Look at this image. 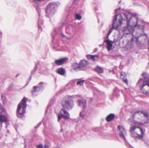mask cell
<instances>
[{
  "label": "cell",
  "instance_id": "1",
  "mask_svg": "<svg viewBox=\"0 0 149 148\" xmlns=\"http://www.w3.org/2000/svg\"><path fill=\"white\" fill-rule=\"evenodd\" d=\"M128 22L127 17L124 14H118L116 16L113 23V28L123 31L127 28Z\"/></svg>",
  "mask_w": 149,
  "mask_h": 148
},
{
  "label": "cell",
  "instance_id": "2",
  "mask_svg": "<svg viewBox=\"0 0 149 148\" xmlns=\"http://www.w3.org/2000/svg\"><path fill=\"white\" fill-rule=\"evenodd\" d=\"M134 42V36L130 34L123 35L120 39L119 45L123 48H129L132 45Z\"/></svg>",
  "mask_w": 149,
  "mask_h": 148
},
{
  "label": "cell",
  "instance_id": "3",
  "mask_svg": "<svg viewBox=\"0 0 149 148\" xmlns=\"http://www.w3.org/2000/svg\"><path fill=\"white\" fill-rule=\"evenodd\" d=\"M133 120L135 123L139 124H144L149 120L148 115L144 112H136L134 114L133 117Z\"/></svg>",
  "mask_w": 149,
  "mask_h": 148
},
{
  "label": "cell",
  "instance_id": "4",
  "mask_svg": "<svg viewBox=\"0 0 149 148\" xmlns=\"http://www.w3.org/2000/svg\"><path fill=\"white\" fill-rule=\"evenodd\" d=\"M59 5V3L57 2H52L49 3L46 8V16L48 17L52 16L56 12Z\"/></svg>",
  "mask_w": 149,
  "mask_h": 148
},
{
  "label": "cell",
  "instance_id": "5",
  "mask_svg": "<svg viewBox=\"0 0 149 148\" xmlns=\"http://www.w3.org/2000/svg\"><path fill=\"white\" fill-rule=\"evenodd\" d=\"M120 36V32L118 30L113 28L108 35V40L110 42H115L118 41Z\"/></svg>",
  "mask_w": 149,
  "mask_h": 148
},
{
  "label": "cell",
  "instance_id": "6",
  "mask_svg": "<svg viewBox=\"0 0 149 148\" xmlns=\"http://www.w3.org/2000/svg\"><path fill=\"white\" fill-rule=\"evenodd\" d=\"M62 105L65 110H70L74 106V102L70 97L66 96L63 99Z\"/></svg>",
  "mask_w": 149,
  "mask_h": 148
},
{
  "label": "cell",
  "instance_id": "7",
  "mask_svg": "<svg viewBox=\"0 0 149 148\" xmlns=\"http://www.w3.org/2000/svg\"><path fill=\"white\" fill-rule=\"evenodd\" d=\"M130 135L133 138L141 139L143 136L142 129L139 127H134L130 130Z\"/></svg>",
  "mask_w": 149,
  "mask_h": 148
},
{
  "label": "cell",
  "instance_id": "8",
  "mask_svg": "<svg viewBox=\"0 0 149 148\" xmlns=\"http://www.w3.org/2000/svg\"><path fill=\"white\" fill-rule=\"evenodd\" d=\"M89 63L86 60H82L79 63H74L73 67L74 70H83L86 69L89 66Z\"/></svg>",
  "mask_w": 149,
  "mask_h": 148
},
{
  "label": "cell",
  "instance_id": "9",
  "mask_svg": "<svg viewBox=\"0 0 149 148\" xmlns=\"http://www.w3.org/2000/svg\"><path fill=\"white\" fill-rule=\"evenodd\" d=\"M138 20L135 16H132L128 22L127 28L130 32H133L135 28L137 26Z\"/></svg>",
  "mask_w": 149,
  "mask_h": 148
},
{
  "label": "cell",
  "instance_id": "10",
  "mask_svg": "<svg viewBox=\"0 0 149 148\" xmlns=\"http://www.w3.org/2000/svg\"><path fill=\"white\" fill-rule=\"evenodd\" d=\"M143 32H144V28L143 26L141 25H138V26H136L133 30L132 32V35L134 37L137 38L143 34Z\"/></svg>",
  "mask_w": 149,
  "mask_h": 148
},
{
  "label": "cell",
  "instance_id": "11",
  "mask_svg": "<svg viewBox=\"0 0 149 148\" xmlns=\"http://www.w3.org/2000/svg\"><path fill=\"white\" fill-rule=\"evenodd\" d=\"M26 108V101L25 99L22 100V101L19 103L18 107V112L19 114L23 115L25 113Z\"/></svg>",
  "mask_w": 149,
  "mask_h": 148
},
{
  "label": "cell",
  "instance_id": "12",
  "mask_svg": "<svg viewBox=\"0 0 149 148\" xmlns=\"http://www.w3.org/2000/svg\"><path fill=\"white\" fill-rule=\"evenodd\" d=\"M147 36L145 34L140 36L137 38V41L139 44L143 45L147 42Z\"/></svg>",
  "mask_w": 149,
  "mask_h": 148
},
{
  "label": "cell",
  "instance_id": "13",
  "mask_svg": "<svg viewBox=\"0 0 149 148\" xmlns=\"http://www.w3.org/2000/svg\"><path fill=\"white\" fill-rule=\"evenodd\" d=\"M142 91L144 94L149 95V84L148 83H146L143 86L142 88Z\"/></svg>",
  "mask_w": 149,
  "mask_h": 148
},
{
  "label": "cell",
  "instance_id": "14",
  "mask_svg": "<svg viewBox=\"0 0 149 148\" xmlns=\"http://www.w3.org/2000/svg\"><path fill=\"white\" fill-rule=\"evenodd\" d=\"M118 132L120 135L123 137H124L126 135V131L125 129L122 126H119L118 127Z\"/></svg>",
  "mask_w": 149,
  "mask_h": 148
},
{
  "label": "cell",
  "instance_id": "15",
  "mask_svg": "<svg viewBox=\"0 0 149 148\" xmlns=\"http://www.w3.org/2000/svg\"><path fill=\"white\" fill-rule=\"evenodd\" d=\"M60 115L62 117H64L65 119H68L70 117V114L65 109H62L60 112Z\"/></svg>",
  "mask_w": 149,
  "mask_h": 148
},
{
  "label": "cell",
  "instance_id": "16",
  "mask_svg": "<svg viewBox=\"0 0 149 148\" xmlns=\"http://www.w3.org/2000/svg\"><path fill=\"white\" fill-rule=\"evenodd\" d=\"M42 88L41 87H36L33 89L32 93H33V94H35L36 95H37L39 94L42 90Z\"/></svg>",
  "mask_w": 149,
  "mask_h": 148
},
{
  "label": "cell",
  "instance_id": "17",
  "mask_svg": "<svg viewBox=\"0 0 149 148\" xmlns=\"http://www.w3.org/2000/svg\"><path fill=\"white\" fill-rule=\"evenodd\" d=\"M67 58H63L56 61V63L57 65H61L64 64L67 61Z\"/></svg>",
  "mask_w": 149,
  "mask_h": 148
},
{
  "label": "cell",
  "instance_id": "18",
  "mask_svg": "<svg viewBox=\"0 0 149 148\" xmlns=\"http://www.w3.org/2000/svg\"><path fill=\"white\" fill-rule=\"evenodd\" d=\"M57 72L58 74H59L61 75H64L65 74V71L63 68H59L57 70Z\"/></svg>",
  "mask_w": 149,
  "mask_h": 148
},
{
  "label": "cell",
  "instance_id": "19",
  "mask_svg": "<svg viewBox=\"0 0 149 148\" xmlns=\"http://www.w3.org/2000/svg\"><path fill=\"white\" fill-rule=\"evenodd\" d=\"M114 118V115L113 114H111L109 115L107 117V122H110L112 121L113 119Z\"/></svg>",
  "mask_w": 149,
  "mask_h": 148
},
{
  "label": "cell",
  "instance_id": "20",
  "mask_svg": "<svg viewBox=\"0 0 149 148\" xmlns=\"http://www.w3.org/2000/svg\"><path fill=\"white\" fill-rule=\"evenodd\" d=\"M95 70L96 72H97V73H100V74L102 73V72H103V70L100 67H96L95 68Z\"/></svg>",
  "mask_w": 149,
  "mask_h": 148
},
{
  "label": "cell",
  "instance_id": "21",
  "mask_svg": "<svg viewBox=\"0 0 149 148\" xmlns=\"http://www.w3.org/2000/svg\"><path fill=\"white\" fill-rule=\"evenodd\" d=\"M126 75H125V74H123V73H122L121 74V78L122 80L124 82L126 83H127V79L126 78Z\"/></svg>",
  "mask_w": 149,
  "mask_h": 148
},
{
  "label": "cell",
  "instance_id": "22",
  "mask_svg": "<svg viewBox=\"0 0 149 148\" xmlns=\"http://www.w3.org/2000/svg\"><path fill=\"white\" fill-rule=\"evenodd\" d=\"M7 118L6 116L3 115H0V122H5L7 121Z\"/></svg>",
  "mask_w": 149,
  "mask_h": 148
},
{
  "label": "cell",
  "instance_id": "23",
  "mask_svg": "<svg viewBox=\"0 0 149 148\" xmlns=\"http://www.w3.org/2000/svg\"><path fill=\"white\" fill-rule=\"evenodd\" d=\"M87 57L89 60H92V61H95L97 56H95L88 55Z\"/></svg>",
  "mask_w": 149,
  "mask_h": 148
},
{
  "label": "cell",
  "instance_id": "24",
  "mask_svg": "<svg viewBox=\"0 0 149 148\" xmlns=\"http://www.w3.org/2000/svg\"><path fill=\"white\" fill-rule=\"evenodd\" d=\"M108 43H107V48L108 49V50H110V49L111 48V47H112V45L111 44V42L109 41H108Z\"/></svg>",
  "mask_w": 149,
  "mask_h": 148
},
{
  "label": "cell",
  "instance_id": "25",
  "mask_svg": "<svg viewBox=\"0 0 149 148\" xmlns=\"http://www.w3.org/2000/svg\"><path fill=\"white\" fill-rule=\"evenodd\" d=\"M75 18H76V19L79 20L81 19V16L80 15L77 14L75 15Z\"/></svg>",
  "mask_w": 149,
  "mask_h": 148
},
{
  "label": "cell",
  "instance_id": "26",
  "mask_svg": "<svg viewBox=\"0 0 149 148\" xmlns=\"http://www.w3.org/2000/svg\"><path fill=\"white\" fill-rule=\"evenodd\" d=\"M37 148H45L43 147L42 145H38V146H37Z\"/></svg>",
  "mask_w": 149,
  "mask_h": 148
},
{
  "label": "cell",
  "instance_id": "27",
  "mask_svg": "<svg viewBox=\"0 0 149 148\" xmlns=\"http://www.w3.org/2000/svg\"><path fill=\"white\" fill-rule=\"evenodd\" d=\"M3 109L2 107L0 106V114H1L3 112Z\"/></svg>",
  "mask_w": 149,
  "mask_h": 148
},
{
  "label": "cell",
  "instance_id": "28",
  "mask_svg": "<svg viewBox=\"0 0 149 148\" xmlns=\"http://www.w3.org/2000/svg\"><path fill=\"white\" fill-rule=\"evenodd\" d=\"M83 82V81H81L79 82H78V83H77V84H82V83Z\"/></svg>",
  "mask_w": 149,
  "mask_h": 148
},
{
  "label": "cell",
  "instance_id": "29",
  "mask_svg": "<svg viewBox=\"0 0 149 148\" xmlns=\"http://www.w3.org/2000/svg\"><path fill=\"white\" fill-rule=\"evenodd\" d=\"M148 84H149V80L148 81Z\"/></svg>",
  "mask_w": 149,
  "mask_h": 148
},
{
  "label": "cell",
  "instance_id": "30",
  "mask_svg": "<svg viewBox=\"0 0 149 148\" xmlns=\"http://www.w3.org/2000/svg\"><path fill=\"white\" fill-rule=\"evenodd\" d=\"M148 45H149V42H148Z\"/></svg>",
  "mask_w": 149,
  "mask_h": 148
},
{
  "label": "cell",
  "instance_id": "31",
  "mask_svg": "<svg viewBox=\"0 0 149 148\" xmlns=\"http://www.w3.org/2000/svg\"></svg>",
  "mask_w": 149,
  "mask_h": 148
}]
</instances>
